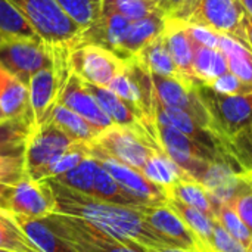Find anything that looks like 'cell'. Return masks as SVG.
<instances>
[{
    "instance_id": "obj_1",
    "label": "cell",
    "mask_w": 252,
    "mask_h": 252,
    "mask_svg": "<svg viewBox=\"0 0 252 252\" xmlns=\"http://www.w3.org/2000/svg\"><path fill=\"white\" fill-rule=\"evenodd\" d=\"M44 182L53 195V213L81 219L123 242L136 244L145 248L174 247L148 224L139 208L100 201L69 189L53 179H44Z\"/></svg>"
},
{
    "instance_id": "obj_2",
    "label": "cell",
    "mask_w": 252,
    "mask_h": 252,
    "mask_svg": "<svg viewBox=\"0 0 252 252\" xmlns=\"http://www.w3.org/2000/svg\"><path fill=\"white\" fill-rule=\"evenodd\" d=\"M244 13L241 0H185L168 18L227 35L248 47L242 27Z\"/></svg>"
},
{
    "instance_id": "obj_3",
    "label": "cell",
    "mask_w": 252,
    "mask_h": 252,
    "mask_svg": "<svg viewBox=\"0 0 252 252\" xmlns=\"http://www.w3.org/2000/svg\"><path fill=\"white\" fill-rule=\"evenodd\" d=\"M43 220L75 252H143V247L123 242L72 216L52 213Z\"/></svg>"
},
{
    "instance_id": "obj_4",
    "label": "cell",
    "mask_w": 252,
    "mask_h": 252,
    "mask_svg": "<svg viewBox=\"0 0 252 252\" xmlns=\"http://www.w3.org/2000/svg\"><path fill=\"white\" fill-rule=\"evenodd\" d=\"M90 145L108 157L139 171H142L146 161L155 151L162 149L149 131L115 124L100 131Z\"/></svg>"
},
{
    "instance_id": "obj_5",
    "label": "cell",
    "mask_w": 252,
    "mask_h": 252,
    "mask_svg": "<svg viewBox=\"0 0 252 252\" xmlns=\"http://www.w3.org/2000/svg\"><path fill=\"white\" fill-rule=\"evenodd\" d=\"M195 89L211 117L216 131L227 142L252 126V93L223 94L207 84H198Z\"/></svg>"
},
{
    "instance_id": "obj_6",
    "label": "cell",
    "mask_w": 252,
    "mask_h": 252,
    "mask_svg": "<svg viewBox=\"0 0 252 252\" xmlns=\"http://www.w3.org/2000/svg\"><path fill=\"white\" fill-rule=\"evenodd\" d=\"M31 24L46 44L74 41L81 28L62 10L56 0H9Z\"/></svg>"
},
{
    "instance_id": "obj_7",
    "label": "cell",
    "mask_w": 252,
    "mask_h": 252,
    "mask_svg": "<svg viewBox=\"0 0 252 252\" xmlns=\"http://www.w3.org/2000/svg\"><path fill=\"white\" fill-rule=\"evenodd\" d=\"M74 143L77 142L66 136L50 120L35 127L24 154L27 176L34 182L44 180L49 167Z\"/></svg>"
},
{
    "instance_id": "obj_8",
    "label": "cell",
    "mask_w": 252,
    "mask_h": 252,
    "mask_svg": "<svg viewBox=\"0 0 252 252\" xmlns=\"http://www.w3.org/2000/svg\"><path fill=\"white\" fill-rule=\"evenodd\" d=\"M0 66L28 86L32 75L52 68V53L41 38H7L0 46Z\"/></svg>"
},
{
    "instance_id": "obj_9",
    "label": "cell",
    "mask_w": 252,
    "mask_h": 252,
    "mask_svg": "<svg viewBox=\"0 0 252 252\" xmlns=\"http://www.w3.org/2000/svg\"><path fill=\"white\" fill-rule=\"evenodd\" d=\"M71 66L72 72L84 81L108 87L109 83L124 71L126 62L112 52L96 44H74Z\"/></svg>"
},
{
    "instance_id": "obj_10",
    "label": "cell",
    "mask_w": 252,
    "mask_h": 252,
    "mask_svg": "<svg viewBox=\"0 0 252 252\" xmlns=\"http://www.w3.org/2000/svg\"><path fill=\"white\" fill-rule=\"evenodd\" d=\"M152 83L155 89V97L159 103L168 108L183 111L189 114L192 118H195L204 127L216 131L211 117L196 93V89H195L196 86L176 80V78L161 77L155 74H152Z\"/></svg>"
},
{
    "instance_id": "obj_11",
    "label": "cell",
    "mask_w": 252,
    "mask_h": 252,
    "mask_svg": "<svg viewBox=\"0 0 252 252\" xmlns=\"http://www.w3.org/2000/svg\"><path fill=\"white\" fill-rule=\"evenodd\" d=\"M89 152H90V157H93L112 176V179L121 188H124L128 193H131L134 198H137L149 205L151 204H164L167 201L165 189L152 183L149 179H146L143 176L142 171L108 157L106 154H103L102 151H99L97 148H94L90 143H89Z\"/></svg>"
},
{
    "instance_id": "obj_12",
    "label": "cell",
    "mask_w": 252,
    "mask_h": 252,
    "mask_svg": "<svg viewBox=\"0 0 252 252\" xmlns=\"http://www.w3.org/2000/svg\"><path fill=\"white\" fill-rule=\"evenodd\" d=\"M131 21L111 9H102L100 16L87 28L81 30L74 44H96L103 47L126 62L123 43Z\"/></svg>"
},
{
    "instance_id": "obj_13",
    "label": "cell",
    "mask_w": 252,
    "mask_h": 252,
    "mask_svg": "<svg viewBox=\"0 0 252 252\" xmlns=\"http://www.w3.org/2000/svg\"><path fill=\"white\" fill-rule=\"evenodd\" d=\"M139 210L143 214L148 224L162 238L170 241L176 248L199 250L207 252L204 245L195 236V233L183 223V220L165 202L142 205Z\"/></svg>"
},
{
    "instance_id": "obj_14",
    "label": "cell",
    "mask_w": 252,
    "mask_h": 252,
    "mask_svg": "<svg viewBox=\"0 0 252 252\" xmlns=\"http://www.w3.org/2000/svg\"><path fill=\"white\" fill-rule=\"evenodd\" d=\"M155 123L171 126L176 130H179L180 133L190 137L192 140L213 149L214 152L226 155V157H232L229 154L226 139H223L216 131H213V130L204 127L202 124H199L189 114H186L183 111H179V109H174V108H168V106L159 103L157 100V97H155Z\"/></svg>"
},
{
    "instance_id": "obj_15",
    "label": "cell",
    "mask_w": 252,
    "mask_h": 252,
    "mask_svg": "<svg viewBox=\"0 0 252 252\" xmlns=\"http://www.w3.org/2000/svg\"><path fill=\"white\" fill-rule=\"evenodd\" d=\"M56 103H61L68 109L74 111L75 114L81 115L100 131L114 126L112 120L106 115V112L100 108L99 102L86 87L84 80L74 72L68 78Z\"/></svg>"
},
{
    "instance_id": "obj_16",
    "label": "cell",
    "mask_w": 252,
    "mask_h": 252,
    "mask_svg": "<svg viewBox=\"0 0 252 252\" xmlns=\"http://www.w3.org/2000/svg\"><path fill=\"white\" fill-rule=\"evenodd\" d=\"M55 201L44 180L34 182L28 176L13 186L9 211L30 219H44L53 213Z\"/></svg>"
},
{
    "instance_id": "obj_17",
    "label": "cell",
    "mask_w": 252,
    "mask_h": 252,
    "mask_svg": "<svg viewBox=\"0 0 252 252\" xmlns=\"http://www.w3.org/2000/svg\"><path fill=\"white\" fill-rule=\"evenodd\" d=\"M162 35L165 38L167 47L170 50V55L182 74V77L198 86V80L193 75L192 69V62H193V41L189 37L188 27L185 22L176 19V18H168L165 19V27L162 31Z\"/></svg>"
},
{
    "instance_id": "obj_18",
    "label": "cell",
    "mask_w": 252,
    "mask_h": 252,
    "mask_svg": "<svg viewBox=\"0 0 252 252\" xmlns=\"http://www.w3.org/2000/svg\"><path fill=\"white\" fill-rule=\"evenodd\" d=\"M84 83H86V87L89 89V92L94 96V99L99 102L100 108L106 112V115L112 120V123L115 126L131 127V128H137V130H146L157 139V131L152 130L145 123V120L139 115V112L134 111L118 94H115L108 87L94 86V84H90L87 81H84Z\"/></svg>"
},
{
    "instance_id": "obj_19",
    "label": "cell",
    "mask_w": 252,
    "mask_h": 252,
    "mask_svg": "<svg viewBox=\"0 0 252 252\" xmlns=\"http://www.w3.org/2000/svg\"><path fill=\"white\" fill-rule=\"evenodd\" d=\"M30 105L34 114L35 126L44 124L56 105L59 90L53 68H44L31 77L30 84Z\"/></svg>"
},
{
    "instance_id": "obj_20",
    "label": "cell",
    "mask_w": 252,
    "mask_h": 252,
    "mask_svg": "<svg viewBox=\"0 0 252 252\" xmlns=\"http://www.w3.org/2000/svg\"><path fill=\"white\" fill-rule=\"evenodd\" d=\"M32 109L0 121V157H24L28 140L35 130Z\"/></svg>"
},
{
    "instance_id": "obj_21",
    "label": "cell",
    "mask_w": 252,
    "mask_h": 252,
    "mask_svg": "<svg viewBox=\"0 0 252 252\" xmlns=\"http://www.w3.org/2000/svg\"><path fill=\"white\" fill-rule=\"evenodd\" d=\"M165 19L167 13L162 9H158L145 18L131 21L123 43V53L126 62L136 56L151 40H154L164 31Z\"/></svg>"
},
{
    "instance_id": "obj_22",
    "label": "cell",
    "mask_w": 252,
    "mask_h": 252,
    "mask_svg": "<svg viewBox=\"0 0 252 252\" xmlns=\"http://www.w3.org/2000/svg\"><path fill=\"white\" fill-rule=\"evenodd\" d=\"M134 58L140 63H143L151 71V74L168 77V78H176V80L189 83L179 72L174 61L170 55V50L167 47V43H165L162 32L158 37H155L154 40H151ZM189 84H192V83H189Z\"/></svg>"
},
{
    "instance_id": "obj_23",
    "label": "cell",
    "mask_w": 252,
    "mask_h": 252,
    "mask_svg": "<svg viewBox=\"0 0 252 252\" xmlns=\"http://www.w3.org/2000/svg\"><path fill=\"white\" fill-rule=\"evenodd\" d=\"M165 192H167V198L179 199L180 202H183L192 208H196L201 213L211 217L213 220H216L219 204L214 201V198L205 189V186H202L195 179L189 177V179L180 180L174 186L168 188Z\"/></svg>"
},
{
    "instance_id": "obj_24",
    "label": "cell",
    "mask_w": 252,
    "mask_h": 252,
    "mask_svg": "<svg viewBox=\"0 0 252 252\" xmlns=\"http://www.w3.org/2000/svg\"><path fill=\"white\" fill-rule=\"evenodd\" d=\"M10 214L13 221L43 252H75L44 223L43 219H30L13 213Z\"/></svg>"
},
{
    "instance_id": "obj_25",
    "label": "cell",
    "mask_w": 252,
    "mask_h": 252,
    "mask_svg": "<svg viewBox=\"0 0 252 252\" xmlns=\"http://www.w3.org/2000/svg\"><path fill=\"white\" fill-rule=\"evenodd\" d=\"M49 120L77 143H92L100 133L97 127L61 103L55 105Z\"/></svg>"
},
{
    "instance_id": "obj_26",
    "label": "cell",
    "mask_w": 252,
    "mask_h": 252,
    "mask_svg": "<svg viewBox=\"0 0 252 252\" xmlns=\"http://www.w3.org/2000/svg\"><path fill=\"white\" fill-rule=\"evenodd\" d=\"M142 173L146 179L162 189H168L174 186L177 182L189 179L190 176L182 170L162 149H158L152 154V157L146 161Z\"/></svg>"
},
{
    "instance_id": "obj_27",
    "label": "cell",
    "mask_w": 252,
    "mask_h": 252,
    "mask_svg": "<svg viewBox=\"0 0 252 252\" xmlns=\"http://www.w3.org/2000/svg\"><path fill=\"white\" fill-rule=\"evenodd\" d=\"M193 75L199 84H208L220 75L229 72L226 58L221 50L193 43Z\"/></svg>"
},
{
    "instance_id": "obj_28",
    "label": "cell",
    "mask_w": 252,
    "mask_h": 252,
    "mask_svg": "<svg viewBox=\"0 0 252 252\" xmlns=\"http://www.w3.org/2000/svg\"><path fill=\"white\" fill-rule=\"evenodd\" d=\"M92 196L97 198L100 201H105V202H111V204L123 205V207H131V208H140L142 205H149V204H145L143 201L134 198L124 188H121L100 164H99L96 176H94Z\"/></svg>"
},
{
    "instance_id": "obj_29",
    "label": "cell",
    "mask_w": 252,
    "mask_h": 252,
    "mask_svg": "<svg viewBox=\"0 0 252 252\" xmlns=\"http://www.w3.org/2000/svg\"><path fill=\"white\" fill-rule=\"evenodd\" d=\"M165 204L183 220V223L195 233V236L199 239V242L204 245L205 251L211 252L210 250V242L213 238V230H214V220L208 217L207 214L201 213L196 208H192L179 199L174 198H167Z\"/></svg>"
},
{
    "instance_id": "obj_30",
    "label": "cell",
    "mask_w": 252,
    "mask_h": 252,
    "mask_svg": "<svg viewBox=\"0 0 252 252\" xmlns=\"http://www.w3.org/2000/svg\"><path fill=\"white\" fill-rule=\"evenodd\" d=\"M219 50L223 52L229 71L241 78L242 81L252 84V52L241 44L239 41L227 37L219 35Z\"/></svg>"
},
{
    "instance_id": "obj_31",
    "label": "cell",
    "mask_w": 252,
    "mask_h": 252,
    "mask_svg": "<svg viewBox=\"0 0 252 252\" xmlns=\"http://www.w3.org/2000/svg\"><path fill=\"white\" fill-rule=\"evenodd\" d=\"M31 109L30 89L9 74L6 83L0 90V111L4 118H12L25 114Z\"/></svg>"
},
{
    "instance_id": "obj_32",
    "label": "cell",
    "mask_w": 252,
    "mask_h": 252,
    "mask_svg": "<svg viewBox=\"0 0 252 252\" xmlns=\"http://www.w3.org/2000/svg\"><path fill=\"white\" fill-rule=\"evenodd\" d=\"M0 34L7 38H40L28 19L9 0H0Z\"/></svg>"
},
{
    "instance_id": "obj_33",
    "label": "cell",
    "mask_w": 252,
    "mask_h": 252,
    "mask_svg": "<svg viewBox=\"0 0 252 252\" xmlns=\"http://www.w3.org/2000/svg\"><path fill=\"white\" fill-rule=\"evenodd\" d=\"M97 167H99V162L93 157H87L71 171L56 176V177H49V179H53L55 182H58L69 189H74L77 192L92 196Z\"/></svg>"
},
{
    "instance_id": "obj_34",
    "label": "cell",
    "mask_w": 252,
    "mask_h": 252,
    "mask_svg": "<svg viewBox=\"0 0 252 252\" xmlns=\"http://www.w3.org/2000/svg\"><path fill=\"white\" fill-rule=\"evenodd\" d=\"M56 3L81 30L92 25L102 10V0H56Z\"/></svg>"
},
{
    "instance_id": "obj_35",
    "label": "cell",
    "mask_w": 252,
    "mask_h": 252,
    "mask_svg": "<svg viewBox=\"0 0 252 252\" xmlns=\"http://www.w3.org/2000/svg\"><path fill=\"white\" fill-rule=\"evenodd\" d=\"M216 221L235 239H238L241 244H244L247 248L250 247L252 241L251 229L245 224V221L241 219L238 211L232 204H220L216 216Z\"/></svg>"
},
{
    "instance_id": "obj_36",
    "label": "cell",
    "mask_w": 252,
    "mask_h": 252,
    "mask_svg": "<svg viewBox=\"0 0 252 252\" xmlns=\"http://www.w3.org/2000/svg\"><path fill=\"white\" fill-rule=\"evenodd\" d=\"M0 250L10 252H43L13 221L0 226Z\"/></svg>"
},
{
    "instance_id": "obj_37",
    "label": "cell",
    "mask_w": 252,
    "mask_h": 252,
    "mask_svg": "<svg viewBox=\"0 0 252 252\" xmlns=\"http://www.w3.org/2000/svg\"><path fill=\"white\" fill-rule=\"evenodd\" d=\"M102 9H111L130 21H137L159 7L152 0H102Z\"/></svg>"
},
{
    "instance_id": "obj_38",
    "label": "cell",
    "mask_w": 252,
    "mask_h": 252,
    "mask_svg": "<svg viewBox=\"0 0 252 252\" xmlns=\"http://www.w3.org/2000/svg\"><path fill=\"white\" fill-rule=\"evenodd\" d=\"M227 149L242 171L252 173V126L233 136L227 142Z\"/></svg>"
},
{
    "instance_id": "obj_39",
    "label": "cell",
    "mask_w": 252,
    "mask_h": 252,
    "mask_svg": "<svg viewBox=\"0 0 252 252\" xmlns=\"http://www.w3.org/2000/svg\"><path fill=\"white\" fill-rule=\"evenodd\" d=\"M87 157H90L89 152V143H74L66 152H63L47 170V176L49 177H56L61 174H65L68 171H71L72 168H75L81 161H84Z\"/></svg>"
},
{
    "instance_id": "obj_40",
    "label": "cell",
    "mask_w": 252,
    "mask_h": 252,
    "mask_svg": "<svg viewBox=\"0 0 252 252\" xmlns=\"http://www.w3.org/2000/svg\"><path fill=\"white\" fill-rule=\"evenodd\" d=\"M232 205L252 232V173H242V185Z\"/></svg>"
},
{
    "instance_id": "obj_41",
    "label": "cell",
    "mask_w": 252,
    "mask_h": 252,
    "mask_svg": "<svg viewBox=\"0 0 252 252\" xmlns=\"http://www.w3.org/2000/svg\"><path fill=\"white\" fill-rule=\"evenodd\" d=\"M25 177L24 157H0V183L16 185Z\"/></svg>"
},
{
    "instance_id": "obj_42",
    "label": "cell",
    "mask_w": 252,
    "mask_h": 252,
    "mask_svg": "<svg viewBox=\"0 0 252 252\" xmlns=\"http://www.w3.org/2000/svg\"><path fill=\"white\" fill-rule=\"evenodd\" d=\"M207 86L213 87L214 90H217L223 94H248V93H252V84L242 81L241 78L233 75L230 71L220 75L219 78L213 80Z\"/></svg>"
},
{
    "instance_id": "obj_43",
    "label": "cell",
    "mask_w": 252,
    "mask_h": 252,
    "mask_svg": "<svg viewBox=\"0 0 252 252\" xmlns=\"http://www.w3.org/2000/svg\"><path fill=\"white\" fill-rule=\"evenodd\" d=\"M186 27H188L189 37L192 38V41L195 44H201V46L217 49V46H219V35L220 34H217V32H214L211 30L202 28V27H196V25H188L186 24Z\"/></svg>"
},
{
    "instance_id": "obj_44",
    "label": "cell",
    "mask_w": 252,
    "mask_h": 252,
    "mask_svg": "<svg viewBox=\"0 0 252 252\" xmlns=\"http://www.w3.org/2000/svg\"><path fill=\"white\" fill-rule=\"evenodd\" d=\"M15 185H3L0 183V208L4 211H9L10 208V196L13 192Z\"/></svg>"
},
{
    "instance_id": "obj_45",
    "label": "cell",
    "mask_w": 252,
    "mask_h": 252,
    "mask_svg": "<svg viewBox=\"0 0 252 252\" xmlns=\"http://www.w3.org/2000/svg\"><path fill=\"white\" fill-rule=\"evenodd\" d=\"M242 27H244V32H245L247 46L252 52V16H250L247 12L244 13V18H242Z\"/></svg>"
},
{
    "instance_id": "obj_46",
    "label": "cell",
    "mask_w": 252,
    "mask_h": 252,
    "mask_svg": "<svg viewBox=\"0 0 252 252\" xmlns=\"http://www.w3.org/2000/svg\"><path fill=\"white\" fill-rule=\"evenodd\" d=\"M143 252H204L199 250H185V248H176V247H162V248H145Z\"/></svg>"
},
{
    "instance_id": "obj_47",
    "label": "cell",
    "mask_w": 252,
    "mask_h": 252,
    "mask_svg": "<svg viewBox=\"0 0 252 252\" xmlns=\"http://www.w3.org/2000/svg\"><path fill=\"white\" fill-rule=\"evenodd\" d=\"M183 1H185V0H167V16H168L171 12H174L177 7H180V6L183 4Z\"/></svg>"
},
{
    "instance_id": "obj_48",
    "label": "cell",
    "mask_w": 252,
    "mask_h": 252,
    "mask_svg": "<svg viewBox=\"0 0 252 252\" xmlns=\"http://www.w3.org/2000/svg\"><path fill=\"white\" fill-rule=\"evenodd\" d=\"M9 221H12V214H10V211H4V210L0 208V226L7 224Z\"/></svg>"
},
{
    "instance_id": "obj_49",
    "label": "cell",
    "mask_w": 252,
    "mask_h": 252,
    "mask_svg": "<svg viewBox=\"0 0 252 252\" xmlns=\"http://www.w3.org/2000/svg\"><path fill=\"white\" fill-rule=\"evenodd\" d=\"M241 3H242L245 12H247L250 16H252V0H241Z\"/></svg>"
},
{
    "instance_id": "obj_50",
    "label": "cell",
    "mask_w": 252,
    "mask_h": 252,
    "mask_svg": "<svg viewBox=\"0 0 252 252\" xmlns=\"http://www.w3.org/2000/svg\"><path fill=\"white\" fill-rule=\"evenodd\" d=\"M7 77H9V72H6V71L0 66V90H1V87H3V84L6 83Z\"/></svg>"
},
{
    "instance_id": "obj_51",
    "label": "cell",
    "mask_w": 252,
    "mask_h": 252,
    "mask_svg": "<svg viewBox=\"0 0 252 252\" xmlns=\"http://www.w3.org/2000/svg\"><path fill=\"white\" fill-rule=\"evenodd\" d=\"M152 1H154L159 9H162V10L167 13V0H152Z\"/></svg>"
},
{
    "instance_id": "obj_52",
    "label": "cell",
    "mask_w": 252,
    "mask_h": 252,
    "mask_svg": "<svg viewBox=\"0 0 252 252\" xmlns=\"http://www.w3.org/2000/svg\"><path fill=\"white\" fill-rule=\"evenodd\" d=\"M6 40H7V37H4L3 34H0V46H1V44H3V43L6 41Z\"/></svg>"
},
{
    "instance_id": "obj_53",
    "label": "cell",
    "mask_w": 252,
    "mask_h": 252,
    "mask_svg": "<svg viewBox=\"0 0 252 252\" xmlns=\"http://www.w3.org/2000/svg\"><path fill=\"white\" fill-rule=\"evenodd\" d=\"M1 120H6V118H4V115H3V112L0 111V121H1Z\"/></svg>"
},
{
    "instance_id": "obj_54",
    "label": "cell",
    "mask_w": 252,
    "mask_h": 252,
    "mask_svg": "<svg viewBox=\"0 0 252 252\" xmlns=\"http://www.w3.org/2000/svg\"><path fill=\"white\" fill-rule=\"evenodd\" d=\"M248 252H252V241L251 244H250V247H248Z\"/></svg>"
},
{
    "instance_id": "obj_55",
    "label": "cell",
    "mask_w": 252,
    "mask_h": 252,
    "mask_svg": "<svg viewBox=\"0 0 252 252\" xmlns=\"http://www.w3.org/2000/svg\"><path fill=\"white\" fill-rule=\"evenodd\" d=\"M0 252H10V251H6V250H0Z\"/></svg>"
}]
</instances>
